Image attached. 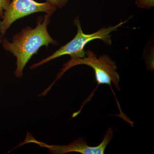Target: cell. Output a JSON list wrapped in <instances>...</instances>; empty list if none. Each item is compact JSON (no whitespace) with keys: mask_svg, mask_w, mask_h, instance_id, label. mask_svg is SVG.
<instances>
[{"mask_svg":"<svg viewBox=\"0 0 154 154\" xmlns=\"http://www.w3.org/2000/svg\"><path fill=\"white\" fill-rule=\"evenodd\" d=\"M136 4L142 8H150L153 7L154 0H136Z\"/></svg>","mask_w":154,"mask_h":154,"instance_id":"cell-6","label":"cell"},{"mask_svg":"<svg viewBox=\"0 0 154 154\" xmlns=\"http://www.w3.org/2000/svg\"><path fill=\"white\" fill-rule=\"evenodd\" d=\"M113 136V129L109 128L105 133L102 142L96 146L88 145L85 139L82 137L79 138L66 145H50L36 140L32 135L27 133L25 141L17 147H18L26 143H34L42 147L48 149L50 153L52 154H64L72 152L82 154H104L106 147L112 140Z\"/></svg>","mask_w":154,"mask_h":154,"instance_id":"cell-5","label":"cell"},{"mask_svg":"<svg viewBox=\"0 0 154 154\" xmlns=\"http://www.w3.org/2000/svg\"><path fill=\"white\" fill-rule=\"evenodd\" d=\"M126 21L120 22L115 26L101 28L95 33L86 34L82 30L79 19V17H77L74 21V23L78 29L77 34L74 38L65 45L60 47L51 55L31 66L30 69L31 70L36 69L48 62L62 56L68 55L71 57V59L84 57L86 55L85 48L86 45L95 39H101L107 45H110L112 43L110 33L117 30Z\"/></svg>","mask_w":154,"mask_h":154,"instance_id":"cell-2","label":"cell"},{"mask_svg":"<svg viewBox=\"0 0 154 154\" xmlns=\"http://www.w3.org/2000/svg\"><path fill=\"white\" fill-rule=\"evenodd\" d=\"M85 54L84 57L71 59L70 60L65 63L60 72L57 76L55 81L48 89L50 90L54 83L71 68L79 65H85L94 69L96 81L98 85H107L111 87V85L113 84L116 90H120V78L116 71L117 66L115 62L106 54L99 56L98 58L97 55L91 50L85 51Z\"/></svg>","mask_w":154,"mask_h":154,"instance_id":"cell-3","label":"cell"},{"mask_svg":"<svg viewBox=\"0 0 154 154\" xmlns=\"http://www.w3.org/2000/svg\"><path fill=\"white\" fill-rule=\"evenodd\" d=\"M57 8L50 3H39L34 0H11L0 21V33L5 35L14 22L31 14L43 12L51 17Z\"/></svg>","mask_w":154,"mask_h":154,"instance_id":"cell-4","label":"cell"},{"mask_svg":"<svg viewBox=\"0 0 154 154\" xmlns=\"http://www.w3.org/2000/svg\"><path fill=\"white\" fill-rule=\"evenodd\" d=\"M50 17L47 14L45 15L43 19L38 17L35 28L27 26L23 28L14 35L11 42L6 38H3L2 43L3 48L13 54L17 58V68L15 71L17 78L23 77L24 68L40 48L43 46L48 47L50 44L56 45L58 44L48 31Z\"/></svg>","mask_w":154,"mask_h":154,"instance_id":"cell-1","label":"cell"},{"mask_svg":"<svg viewBox=\"0 0 154 154\" xmlns=\"http://www.w3.org/2000/svg\"><path fill=\"white\" fill-rule=\"evenodd\" d=\"M11 0H0V18L2 19L5 11L11 3Z\"/></svg>","mask_w":154,"mask_h":154,"instance_id":"cell-8","label":"cell"},{"mask_svg":"<svg viewBox=\"0 0 154 154\" xmlns=\"http://www.w3.org/2000/svg\"><path fill=\"white\" fill-rule=\"evenodd\" d=\"M46 1L54 6L57 8H62L66 5L69 0H46Z\"/></svg>","mask_w":154,"mask_h":154,"instance_id":"cell-7","label":"cell"},{"mask_svg":"<svg viewBox=\"0 0 154 154\" xmlns=\"http://www.w3.org/2000/svg\"><path fill=\"white\" fill-rule=\"evenodd\" d=\"M4 36L3 35H0V44H2V42L3 39L4 38Z\"/></svg>","mask_w":154,"mask_h":154,"instance_id":"cell-9","label":"cell"}]
</instances>
